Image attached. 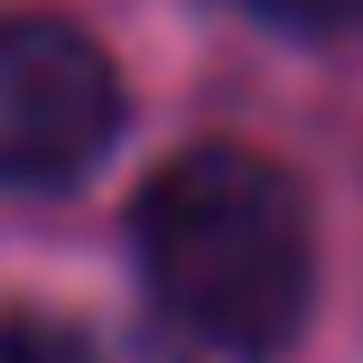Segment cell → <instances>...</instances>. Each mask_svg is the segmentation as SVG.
<instances>
[{
	"label": "cell",
	"instance_id": "6da1fadb",
	"mask_svg": "<svg viewBox=\"0 0 363 363\" xmlns=\"http://www.w3.org/2000/svg\"><path fill=\"white\" fill-rule=\"evenodd\" d=\"M130 252L159 317L214 354L270 363L308 326L317 233H308L298 186L261 150H233V140L177 150L130 205Z\"/></svg>",
	"mask_w": 363,
	"mask_h": 363
},
{
	"label": "cell",
	"instance_id": "7a4b0ae2",
	"mask_svg": "<svg viewBox=\"0 0 363 363\" xmlns=\"http://www.w3.org/2000/svg\"><path fill=\"white\" fill-rule=\"evenodd\" d=\"M112 140V56L65 19H0V186H75Z\"/></svg>",
	"mask_w": 363,
	"mask_h": 363
},
{
	"label": "cell",
	"instance_id": "3957f363",
	"mask_svg": "<svg viewBox=\"0 0 363 363\" xmlns=\"http://www.w3.org/2000/svg\"><path fill=\"white\" fill-rule=\"evenodd\" d=\"M0 363H186V354L130 326H84V317H0Z\"/></svg>",
	"mask_w": 363,
	"mask_h": 363
},
{
	"label": "cell",
	"instance_id": "277c9868",
	"mask_svg": "<svg viewBox=\"0 0 363 363\" xmlns=\"http://www.w3.org/2000/svg\"><path fill=\"white\" fill-rule=\"evenodd\" d=\"M270 28H308V38H335V28H363V0H242Z\"/></svg>",
	"mask_w": 363,
	"mask_h": 363
}]
</instances>
